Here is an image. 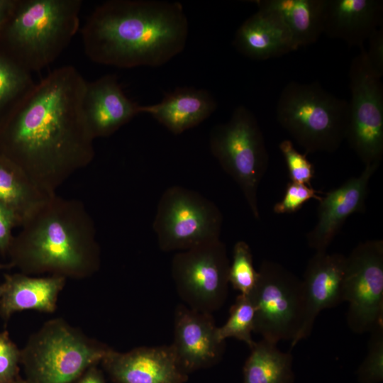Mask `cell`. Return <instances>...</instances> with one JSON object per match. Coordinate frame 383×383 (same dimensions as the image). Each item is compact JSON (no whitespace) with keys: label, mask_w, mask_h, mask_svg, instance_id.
<instances>
[{"label":"cell","mask_w":383,"mask_h":383,"mask_svg":"<svg viewBox=\"0 0 383 383\" xmlns=\"http://www.w3.org/2000/svg\"><path fill=\"white\" fill-rule=\"evenodd\" d=\"M257 276L249 245L243 240L236 242L233 247L232 263L229 266V283L240 294L250 295L255 287Z\"/></svg>","instance_id":"cell-27"},{"label":"cell","mask_w":383,"mask_h":383,"mask_svg":"<svg viewBox=\"0 0 383 383\" xmlns=\"http://www.w3.org/2000/svg\"><path fill=\"white\" fill-rule=\"evenodd\" d=\"M214 96L206 89L178 87L157 104L141 106L148 113L175 135L192 128L208 118L217 109Z\"/></svg>","instance_id":"cell-20"},{"label":"cell","mask_w":383,"mask_h":383,"mask_svg":"<svg viewBox=\"0 0 383 383\" xmlns=\"http://www.w3.org/2000/svg\"><path fill=\"white\" fill-rule=\"evenodd\" d=\"M233 45L253 60L277 57L298 49L292 35L276 13L257 9L238 28Z\"/></svg>","instance_id":"cell-18"},{"label":"cell","mask_w":383,"mask_h":383,"mask_svg":"<svg viewBox=\"0 0 383 383\" xmlns=\"http://www.w3.org/2000/svg\"><path fill=\"white\" fill-rule=\"evenodd\" d=\"M343 301L349 307L346 321L357 334L383 325V241L359 243L346 256Z\"/></svg>","instance_id":"cell-12"},{"label":"cell","mask_w":383,"mask_h":383,"mask_svg":"<svg viewBox=\"0 0 383 383\" xmlns=\"http://www.w3.org/2000/svg\"><path fill=\"white\" fill-rule=\"evenodd\" d=\"M360 50L349 70L351 97L345 140L365 166L379 165L383 157V86L368 65L364 46Z\"/></svg>","instance_id":"cell-11"},{"label":"cell","mask_w":383,"mask_h":383,"mask_svg":"<svg viewBox=\"0 0 383 383\" xmlns=\"http://www.w3.org/2000/svg\"><path fill=\"white\" fill-rule=\"evenodd\" d=\"M209 146L222 169L240 189L254 218L259 220L257 191L269 156L255 115L245 106H238L227 122L213 127Z\"/></svg>","instance_id":"cell-7"},{"label":"cell","mask_w":383,"mask_h":383,"mask_svg":"<svg viewBox=\"0 0 383 383\" xmlns=\"http://www.w3.org/2000/svg\"><path fill=\"white\" fill-rule=\"evenodd\" d=\"M21 227L8 252L23 274L84 278L99 270L96 228L81 201L50 196Z\"/></svg>","instance_id":"cell-3"},{"label":"cell","mask_w":383,"mask_h":383,"mask_svg":"<svg viewBox=\"0 0 383 383\" xmlns=\"http://www.w3.org/2000/svg\"><path fill=\"white\" fill-rule=\"evenodd\" d=\"M370 333L367 355L357 370L359 383H380L383 380V325Z\"/></svg>","instance_id":"cell-28"},{"label":"cell","mask_w":383,"mask_h":383,"mask_svg":"<svg viewBox=\"0 0 383 383\" xmlns=\"http://www.w3.org/2000/svg\"><path fill=\"white\" fill-rule=\"evenodd\" d=\"M249 295L255 309L254 333L277 343L291 341L301 327L304 315L302 279L283 265L263 260Z\"/></svg>","instance_id":"cell-9"},{"label":"cell","mask_w":383,"mask_h":383,"mask_svg":"<svg viewBox=\"0 0 383 383\" xmlns=\"http://www.w3.org/2000/svg\"><path fill=\"white\" fill-rule=\"evenodd\" d=\"M346 256L340 253L316 252L308 261L302 279L304 315L301 328L292 340L293 348L311 333L319 313L343 301V280Z\"/></svg>","instance_id":"cell-16"},{"label":"cell","mask_w":383,"mask_h":383,"mask_svg":"<svg viewBox=\"0 0 383 383\" xmlns=\"http://www.w3.org/2000/svg\"><path fill=\"white\" fill-rule=\"evenodd\" d=\"M229 266L220 239L177 252L172 260V276L184 305L209 314L221 309L228 296Z\"/></svg>","instance_id":"cell-10"},{"label":"cell","mask_w":383,"mask_h":383,"mask_svg":"<svg viewBox=\"0 0 383 383\" xmlns=\"http://www.w3.org/2000/svg\"><path fill=\"white\" fill-rule=\"evenodd\" d=\"M368 50H365L366 60L372 71L379 77L383 75V29H376L369 39Z\"/></svg>","instance_id":"cell-32"},{"label":"cell","mask_w":383,"mask_h":383,"mask_svg":"<svg viewBox=\"0 0 383 383\" xmlns=\"http://www.w3.org/2000/svg\"><path fill=\"white\" fill-rule=\"evenodd\" d=\"M10 267H11V264H9V265L0 264V270L4 269V268H9Z\"/></svg>","instance_id":"cell-38"},{"label":"cell","mask_w":383,"mask_h":383,"mask_svg":"<svg viewBox=\"0 0 383 383\" xmlns=\"http://www.w3.org/2000/svg\"><path fill=\"white\" fill-rule=\"evenodd\" d=\"M33 83L31 73L0 49V118Z\"/></svg>","instance_id":"cell-25"},{"label":"cell","mask_w":383,"mask_h":383,"mask_svg":"<svg viewBox=\"0 0 383 383\" xmlns=\"http://www.w3.org/2000/svg\"><path fill=\"white\" fill-rule=\"evenodd\" d=\"M188 33L182 4L157 0L106 1L81 29L87 57L119 68L166 64L183 51Z\"/></svg>","instance_id":"cell-2"},{"label":"cell","mask_w":383,"mask_h":383,"mask_svg":"<svg viewBox=\"0 0 383 383\" xmlns=\"http://www.w3.org/2000/svg\"><path fill=\"white\" fill-rule=\"evenodd\" d=\"M222 223V213L213 201L172 186L160 199L152 226L160 250L180 252L220 239Z\"/></svg>","instance_id":"cell-8"},{"label":"cell","mask_w":383,"mask_h":383,"mask_svg":"<svg viewBox=\"0 0 383 383\" xmlns=\"http://www.w3.org/2000/svg\"><path fill=\"white\" fill-rule=\"evenodd\" d=\"M49 196L0 154V204L15 214L20 226Z\"/></svg>","instance_id":"cell-23"},{"label":"cell","mask_w":383,"mask_h":383,"mask_svg":"<svg viewBox=\"0 0 383 383\" xmlns=\"http://www.w3.org/2000/svg\"><path fill=\"white\" fill-rule=\"evenodd\" d=\"M257 9L278 14L296 47L314 43L323 33L326 0H255Z\"/></svg>","instance_id":"cell-22"},{"label":"cell","mask_w":383,"mask_h":383,"mask_svg":"<svg viewBox=\"0 0 383 383\" xmlns=\"http://www.w3.org/2000/svg\"><path fill=\"white\" fill-rule=\"evenodd\" d=\"M276 117L304 154L334 152L345 140L348 101L328 92L318 82H289L279 96Z\"/></svg>","instance_id":"cell-5"},{"label":"cell","mask_w":383,"mask_h":383,"mask_svg":"<svg viewBox=\"0 0 383 383\" xmlns=\"http://www.w3.org/2000/svg\"><path fill=\"white\" fill-rule=\"evenodd\" d=\"M319 192L311 186L290 182L287 185L282 199L274 205L273 211L277 214L294 213L311 199L320 201Z\"/></svg>","instance_id":"cell-30"},{"label":"cell","mask_w":383,"mask_h":383,"mask_svg":"<svg viewBox=\"0 0 383 383\" xmlns=\"http://www.w3.org/2000/svg\"><path fill=\"white\" fill-rule=\"evenodd\" d=\"M212 314L179 304L175 309L174 340L171 346L178 365L187 374L220 362L226 343L217 333Z\"/></svg>","instance_id":"cell-13"},{"label":"cell","mask_w":383,"mask_h":383,"mask_svg":"<svg viewBox=\"0 0 383 383\" xmlns=\"http://www.w3.org/2000/svg\"><path fill=\"white\" fill-rule=\"evenodd\" d=\"M379 166H365L360 175L348 179L321 196L317 207V222L306 234L311 248L316 252H326L346 219L365 211L369 182Z\"/></svg>","instance_id":"cell-15"},{"label":"cell","mask_w":383,"mask_h":383,"mask_svg":"<svg viewBox=\"0 0 383 383\" xmlns=\"http://www.w3.org/2000/svg\"><path fill=\"white\" fill-rule=\"evenodd\" d=\"M65 279L59 275L39 278L25 274L6 275L0 299V316L8 319L15 312L28 309L53 312Z\"/></svg>","instance_id":"cell-21"},{"label":"cell","mask_w":383,"mask_h":383,"mask_svg":"<svg viewBox=\"0 0 383 383\" xmlns=\"http://www.w3.org/2000/svg\"><path fill=\"white\" fill-rule=\"evenodd\" d=\"M113 383H186L171 345L138 347L126 353L110 350L101 362Z\"/></svg>","instance_id":"cell-14"},{"label":"cell","mask_w":383,"mask_h":383,"mask_svg":"<svg viewBox=\"0 0 383 383\" xmlns=\"http://www.w3.org/2000/svg\"><path fill=\"white\" fill-rule=\"evenodd\" d=\"M21 352L7 331L0 333V383H13L20 376L18 364Z\"/></svg>","instance_id":"cell-31"},{"label":"cell","mask_w":383,"mask_h":383,"mask_svg":"<svg viewBox=\"0 0 383 383\" xmlns=\"http://www.w3.org/2000/svg\"><path fill=\"white\" fill-rule=\"evenodd\" d=\"M81 0H16L0 49L28 72L53 62L79 28Z\"/></svg>","instance_id":"cell-4"},{"label":"cell","mask_w":383,"mask_h":383,"mask_svg":"<svg viewBox=\"0 0 383 383\" xmlns=\"http://www.w3.org/2000/svg\"><path fill=\"white\" fill-rule=\"evenodd\" d=\"M4 291V284L3 283L0 285V299L3 294Z\"/></svg>","instance_id":"cell-37"},{"label":"cell","mask_w":383,"mask_h":383,"mask_svg":"<svg viewBox=\"0 0 383 383\" xmlns=\"http://www.w3.org/2000/svg\"><path fill=\"white\" fill-rule=\"evenodd\" d=\"M20 226L15 214L4 205L0 204V252L9 251L13 236L12 228Z\"/></svg>","instance_id":"cell-33"},{"label":"cell","mask_w":383,"mask_h":383,"mask_svg":"<svg viewBox=\"0 0 383 383\" xmlns=\"http://www.w3.org/2000/svg\"><path fill=\"white\" fill-rule=\"evenodd\" d=\"M279 148L285 160L290 182L311 186L314 167L306 155L296 150L290 140H282Z\"/></svg>","instance_id":"cell-29"},{"label":"cell","mask_w":383,"mask_h":383,"mask_svg":"<svg viewBox=\"0 0 383 383\" xmlns=\"http://www.w3.org/2000/svg\"><path fill=\"white\" fill-rule=\"evenodd\" d=\"M82 106L94 139L111 135L141 113V105L126 96L115 74L86 81Z\"/></svg>","instance_id":"cell-17"},{"label":"cell","mask_w":383,"mask_h":383,"mask_svg":"<svg viewBox=\"0 0 383 383\" xmlns=\"http://www.w3.org/2000/svg\"><path fill=\"white\" fill-rule=\"evenodd\" d=\"M111 348L57 319L47 322L21 352L31 383H72L101 362Z\"/></svg>","instance_id":"cell-6"},{"label":"cell","mask_w":383,"mask_h":383,"mask_svg":"<svg viewBox=\"0 0 383 383\" xmlns=\"http://www.w3.org/2000/svg\"><path fill=\"white\" fill-rule=\"evenodd\" d=\"M13 383H31L30 381H28V379H22L21 377H19L15 382H13Z\"/></svg>","instance_id":"cell-36"},{"label":"cell","mask_w":383,"mask_h":383,"mask_svg":"<svg viewBox=\"0 0 383 383\" xmlns=\"http://www.w3.org/2000/svg\"><path fill=\"white\" fill-rule=\"evenodd\" d=\"M275 343L262 338L250 348L243 367V383H294L293 356Z\"/></svg>","instance_id":"cell-24"},{"label":"cell","mask_w":383,"mask_h":383,"mask_svg":"<svg viewBox=\"0 0 383 383\" xmlns=\"http://www.w3.org/2000/svg\"><path fill=\"white\" fill-rule=\"evenodd\" d=\"M76 383H106V382L101 371L96 366H93L88 369Z\"/></svg>","instance_id":"cell-34"},{"label":"cell","mask_w":383,"mask_h":383,"mask_svg":"<svg viewBox=\"0 0 383 383\" xmlns=\"http://www.w3.org/2000/svg\"><path fill=\"white\" fill-rule=\"evenodd\" d=\"M85 83L73 66L56 68L0 118V154L49 196L95 155L82 106Z\"/></svg>","instance_id":"cell-1"},{"label":"cell","mask_w":383,"mask_h":383,"mask_svg":"<svg viewBox=\"0 0 383 383\" xmlns=\"http://www.w3.org/2000/svg\"><path fill=\"white\" fill-rule=\"evenodd\" d=\"M255 327V309L249 295L240 294L229 310L227 321L218 327L221 340L234 338L245 343L250 348L255 343L252 338Z\"/></svg>","instance_id":"cell-26"},{"label":"cell","mask_w":383,"mask_h":383,"mask_svg":"<svg viewBox=\"0 0 383 383\" xmlns=\"http://www.w3.org/2000/svg\"><path fill=\"white\" fill-rule=\"evenodd\" d=\"M16 0H0V31L11 16Z\"/></svg>","instance_id":"cell-35"},{"label":"cell","mask_w":383,"mask_h":383,"mask_svg":"<svg viewBox=\"0 0 383 383\" xmlns=\"http://www.w3.org/2000/svg\"><path fill=\"white\" fill-rule=\"evenodd\" d=\"M382 21L381 0H326L323 33L349 45L362 47Z\"/></svg>","instance_id":"cell-19"}]
</instances>
